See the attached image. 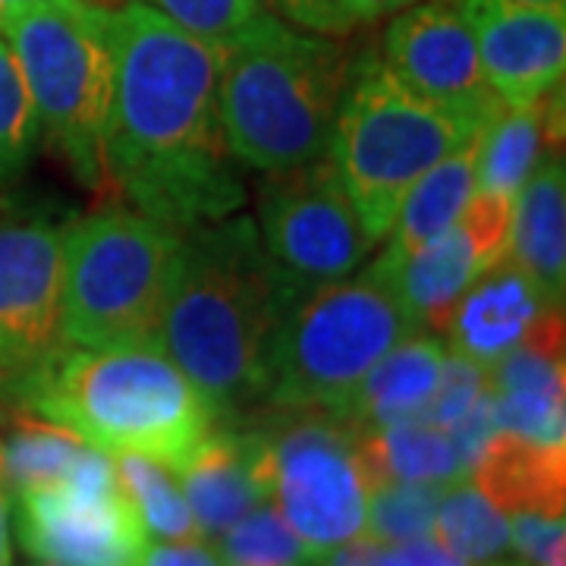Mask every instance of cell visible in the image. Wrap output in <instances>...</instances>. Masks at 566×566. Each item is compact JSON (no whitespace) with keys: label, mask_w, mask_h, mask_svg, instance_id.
Wrapping results in <instances>:
<instances>
[{"label":"cell","mask_w":566,"mask_h":566,"mask_svg":"<svg viewBox=\"0 0 566 566\" xmlns=\"http://www.w3.org/2000/svg\"><path fill=\"white\" fill-rule=\"evenodd\" d=\"M114 102L104 170L142 214L164 227L230 218L243 208L240 167L218 104L221 44L126 0L111 10Z\"/></svg>","instance_id":"obj_1"},{"label":"cell","mask_w":566,"mask_h":566,"mask_svg":"<svg viewBox=\"0 0 566 566\" xmlns=\"http://www.w3.org/2000/svg\"><path fill=\"white\" fill-rule=\"evenodd\" d=\"M293 303L245 214L180 230L158 349L211 406L237 416L264 397V356L281 312Z\"/></svg>","instance_id":"obj_2"},{"label":"cell","mask_w":566,"mask_h":566,"mask_svg":"<svg viewBox=\"0 0 566 566\" xmlns=\"http://www.w3.org/2000/svg\"><path fill=\"white\" fill-rule=\"evenodd\" d=\"M13 378L35 419L61 424L111 457L139 453L177 469L214 424L211 406L158 346L66 344Z\"/></svg>","instance_id":"obj_3"},{"label":"cell","mask_w":566,"mask_h":566,"mask_svg":"<svg viewBox=\"0 0 566 566\" xmlns=\"http://www.w3.org/2000/svg\"><path fill=\"white\" fill-rule=\"evenodd\" d=\"M349 70L340 44L268 10L221 41L218 104L233 158L262 174L324 158Z\"/></svg>","instance_id":"obj_4"},{"label":"cell","mask_w":566,"mask_h":566,"mask_svg":"<svg viewBox=\"0 0 566 566\" xmlns=\"http://www.w3.org/2000/svg\"><path fill=\"white\" fill-rule=\"evenodd\" d=\"M419 331V318L378 264L300 293L268 340L264 400L283 412H334L371 365Z\"/></svg>","instance_id":"obj_5"},{"label":"cell","mask_w":566,"mask_h":566,"mask_svg":"<svg viewBox=\"0 0 566 566\" xmlns=\"http://www.w3.org/2000/svg\"><path fill=\"white\" fill-rule=\"evenodd\" d=\"M0 32L20 66L41 133L63 151L82 186L107 180L104 133L114 102L111 10L92 0H17Z\"/></svg>","instance_id":"obj_6"},{"label":"cell","mask_w":566,"mask_h":566,"mask_svg":"<svg viewBox=\"0 0 566 566\" xmlns=\"http://www.w3.org/2000/svg\"><path fill=\"white\" fill-rule=\"evenodd\" d=\"M475 133L479 126L409 92L385 61H363L356 73L349 70L331 133V158L365 233L375 243L387 240L406 192Z\"/></svg>","instance_id":"obj_7"},{"label":"cell","mask_w":566,"mask_h":566,"mask_svg":"<svg viewBox=\"0 0 566 566\" xmlns=\"http://www.w3.org/2000/svg\"><path fill=\"white\" fill-rule=\"evenodd\" d=\"M63 252V340L85 349L158 346L180 230L107 208L70 223Z\"/></svg>","instance_id":"obj_8"},{"label":"cell","mask_w":566,"mask_h":566,"mask_svg":"<svg viewBox=\"0 0 566 566\" xmlns=\"http://www.w3.org/2000/svg\"><path fill=\"white\" fill-rule=\"evenodd\" d=\"M262 431L268 501L318 557L365 532V485L356 431L324 409H286Z\"/></svg>","instance_id":"obj_9"},{"label":"cell","mask_w":566,"mask_h":566,"mask_svg":"<svg viewBox=\"0 0 566 566\" xmlns=\"http://www.w3.org/2000/svg\"><path fill=\"white\" fill-rule=\"evenodd\" d=\"M22 551L41 566H142L148 532L114 457L85 447L61 485L10 497Z\"/></svg>","instance_id":"obj_10"},{"label":"cell","mask_w":566,"mask_h":566,"mask_svg":"<svg viewBox=\"0 0 566 566\" xmlns=\"http://www.w3.org/2000/svg\"><path fill=\"white\" fill-rule=\"evenodd\" d=\"M259 233L293 300L349 277L378 245L365 233L331 151L318 161L268 174L259 196Z\"/></svg>","instance_id":"obj_11"},{"label":"cell","mask_w":566,"mask_h":566,"mask_svg":"<svg viewBox=\"0 0 566 566\" xmlns=\"http://www.w3.org/2000/svg\"><path fill=\"white\" fill-rule=\"evenodd\" d=\"M381 61L409 92L479 129L506 111L488 85L472 32L444 0L400 10L387 25Z\"/></svg>","instance_id":"obj_12"},{"label":"cell","mask_w":566,"mask_h":566,"mask_svg":"<svg viewBox=\"0 0 566 566\" xmlns=\"http://www.w3.org/2000/svg\"><path fill=\"white\" fill-rule=\"evenodd\" d=\"M61 230L44 221L0 223V368L29 371L66 346L61 331Z\"/></svg>","instance_id":"obj_13"},{"label":"cell","mask_w":566,"mask_h":566,"mask_svg":"<svg viewBox=\"0 0 566 566\" xmlns=\"http://www.w3.org/2000/svg\"><path fill=\"white\" fill-rule=\"evenodd\" d=\"M488 85L504 107H528L564 82L566 7L523 0H457Z\"/></svg>","instance_id":"obj_14"},{"label":"cell","mask_w":566,"mask_h":566,"mask_svg":"<svg viewBox=\"0 0 566 566\" xmlns=\"http://www.w3.org/2000/svg\"><path fill=\"white\" fill-rule=\"evenodd\" d=\"M494 424L538 444H566L564 312L551 308L510 356L488 368Z\"/></svg>","instance_id":"obj_15"},{"label":"cell","mask_w":566,"mask_h":566,"mask_svg":"<svg viewBox=\"0 0 566 566\" xmlns=\"http://www.w3.org/2000/svg\"><path fill=\"white\" fill-rule=\"evenodd\" d=\"M501 259H506L504 237L479 214L463 211L450 230L416 249L409 259L397 264L378 259L375 264L397 286L400 300L419 318L422 331L431 327L434 334H441L450 308L469 290V283Z\"/></svg>","instance_id":"obj_16"},{"label":"cell","mask_w":566,"mask_h":566,"mask_svg":"<svg viewBox=\"0 0 566 566\" xmlns=\"http://www.w3.org/2000/svg\"><path fill=\"white\" fill-rule=\"evenodd\" d=\"M551 312L542 290L520 264L501 259L469 283L444 324L450 353L491 368L528 337L538 318Z\"/></svg>","instance_id":"obj_17"},{"label":"cell","mask_w":566,"mask_h":566,"mask_svg":"<svg viewBox=\"0 0 566 566\" xmlns=\"http://www.w3.org/2000/svg\"><path fill=\"white\" fill-rule=\"evenodd\" d=\"M205 538L243 520L268 501L262 431H208L174 469Z\"/></svg>","instance_id":"obj_18"},{"label":"cell","mask_w":566,"mask_h":566,"mask_svg":"<svg viewBox=\"0 0 566 566\" xmlns=\"http://www.w3.org/2000/svg\"><path fill=\"white\" fill-rule=\"evenodd\" d=\"M447 346L438 337L412 334L368 368L356 390L334 409L353 431L422 419L434 397Z\"/></svg>","instance_id":"obj_19"},{"label":"cell","mask_w":566,"mask_h":566,"mask_svg":"<svg viewBox=\"0 0 566 566\" xmlns=\"http://www.w3.org/2000/svg\"><path fill=\"white\" fill-rule=\"evenodd\" d=\"M506 259L520 264L551 308L566 293V170L560 151L545 155L513 199V230Z\"/></svg>","instance_id":"obj_20"},{"label":"cell","mask_w":566,"mask_h":566,"mask_svg":"<svg viewBox=\"0 0 566 566\" xmlns=\"http://www.w3.org/2000/svg\"><path fill=\"white\" fill-rule=\"evenodd\" d=\"M564 139V82L528 107H506L475 136V192L513 196Z\"/></svg>","instance_id":"obj_21"},{"label":"cell","mask_w":566,"mask_h":566,"mask_svg":"<svg viewBox=\"0 0 566 566\" xmlns=\"http://www.w3.org/2000/svg\"><path fill=\"white\" fill-rule=\"evenodd\" d=\"M469 479L504 513H564L566 444H538L497 431Z\"/></svg>","instance_id":"obj_22"},{"label":"cell","mask_w":566,"mask_h":566,"mask_svg":"<svg viewBox=\"0 0 566 566\" xmlns=\"http://www.w3.org/2000/svg\"><path fill=\"white\" fill-rule=\"evenodd\" d=\"M356 453L368 491L390 482L450 488L469 479V469L460 460L450 434L424 419L356 431Z\"/></svg>","instance_id":"obj_23"},{"label":"cell","mask_w":566,"mask_h":566,"mask_svg":"<svg viewBox=\"0 0 566 566\" xmlns=\"http://www.w3.org/2000/svg\"><path fill=\"white\" fill-rule=\"evenodd\" d=\"M472 196H475V139H469L463 148H457L444 161L434 164L422 180L406 192L397 221L387 233L390 243L381 262H403L416 249L441 237L460 221Z\"/></svg>","instance_id":"obj_24"},{"label":"cell","mask_w":566,"mask_h":566,"mask_svg":"<svg viewBox=\"0 0 566 566\" xmlns=\"http://www.w3.org/2000/svg\"><path fill=\"white\" fill-rule=\"evenodd\" d=\"M85 447V441L61 424L35 416L22 419L0 444V491L10 501L35 488L61 485Z\"/></svg>","instance_id":"obj_25"},{"label":"cell","mask_w":566,"mask_h":566,"mask_svg":"<svg viewBox=\"0 0 566 566\" xmlns=\"http://www.w3.org/2000/svg\"><path fill=\"white\" fill-rule=\"evenodd\" d=\"M114 469H117L123 494L136 506L148 538L177 542V545L205 542L202 528L196 523L170 465L158 463L151 457H139V453H117Z\"/></svg>","instance_id":"obj_26"},{"label":"cell","mask_w":566,"mask_h":566,"mask_svg":"<svg viewBox=\"0 0 566 566\" xmlns=\"http://www.w3.org/2000/svg\"><path fill=\"white\" fill-rule=\"evenodd\" d=\"M431 538L469 566L497 560L510 551V520L469 479L444 488L434 510Z\"/></svg>","instance_id":"obj_27"},{"label":"cell","mask_w":566,"mask_h":566,"mask_svg":"<svg viewBox=\"0 0 566 566\" xmlns=\"http://www.w3.org/2000/svg\"><path fill=\"white\" fill-rule=\"evenodd\" d=\"M214 554L223 566H308L322 560L271 501L223 528L214 538Z\"/></svg>","instance_id":"obj_28"},{"label":"cell","mask_w":566,"mask_h":566,"mask_svg":"<svg viewBox=\"0 0 566 566\" xmlns=\"http://www.w3.org/2000/svg\"><path fill=\"white\" fill-rule=\"evenodd\" d=\"M441 494L444 485H424V482H390V485L371 488L363 535L375 545L428 538L434 532V510Z\"/></svg>","instance_id":"obj_29"},{"label":"cell","mask_w":566,"mask_h":566,"mask_svg":"<svg viewBox=\"0 0 566 566\" xmlns=\"http://www.w3.org/2000/svg\"><path fill=\"white\" fill-rule=\"evenodd\" d=\"M41 142V120L7 41H0V186L32 161Z\"/></svg>","instance_id":"obj_30"},{"label":"cell","mask_w":566,"mask_h":566,"mask_svg":"<svg viewBox=\"0 0 566 566\" xmlns=\"http://www.w3.org/2000/svg\"><path fill=\"white\" fill-rule=\"evenodd\" d=\"M155 10H161L167 20H174L180 29L199 35L205 41L233 39L255 17H262V0H142Z\"/></svg>","instance_id":"obj_31"},{"label":"cell","mask_w":566,"mask_h":566,"mask_svg":"<svg viewBox=\"0 0 566 566\" xmlns=\"http://www.w3.org/2000/svg\"><path fill=\"white\" fill-rule=\"evenodd\" d=\"M488 390V368L469 363L457 353H447L441 375H438V387L434 397L424 409V422L434 428H450L453 422H460L465 412L472 409V403Z\"/></svg>","instance_id":"obj_32"},{"label":"cell","mask_w":566,"mask_h":566,"mask_svg":"<svg viewBox=\"0 0 566 566\" xmlns=\"http://www.w3.org/2000/svg\"><path fill=\"white\" fill-rule=\"evenodd\" d=\"M510 547L528 566H566V523L564 513H506Z\"/></svg>","instance_id":"obj_33"},{"label":"cell","mask_w":566,"mask_h":566,"mask_svg":"<svg viewBox=\"0 0 566 566\" xmlns=\"http://www.w3.org/2000/svg\"><path fill=\"white\" fill-rule=\"evenodd\" d=\"M315 13V32L344 35L356 22H371L400 13L416 0H308Z\"/></svg>","instance_id":"obj_34"},{"label":"cell","mask_w":566,"mask_h":566,"mask_svg":"<svg viewBox=\"0 0 566 566\" xmlns=\"http://www.w3.org/2000/svg\"><path fill=\"white\" fill-rule=\"evenodd\" d=\"M447 434H450V441L457 447V453H460V460L463 465L472 472V465L475 460L482 457V450L488 447V441L497 434V424H494V403H491V390H485L472 409L465 412L460 422H453L447 428Z\"/></svg>","instance_id":"obj_35"},{"label":"cell","mask_w":566,"mask_h":566,"mask_svg":"<svg viewBox=\"0 0 566 566\" xmlns=\"http://www.w3.org/2000/svg\"><path fill=\"white\" fill-rule=\"evenodd\" d=\"M378 566H469L431 535L400 545H378Z\"/></svg>","instance_id":"obj_36"},{"label":"cell","mask_w":566,"mask_h":566,"mask_svg":"<svg viewBox=\"0 0 566 566\" xmlns=\"http://www.w3.org/2000/svg\"><path fill=\"white\" fill-rule=\"evenodd\" d=\"M142 566H223L205 542H148Z\"/></svg>","instance_id":"obj_37"},{"label":"cell","mask_w":566,"mask_h":566,"mask_svg":"<svg viewBox=\"0 0 566 566\" xmlns=\"http://www.w3.org/2000/svg\"><path fill=\"white\" fill-rule=\"evenodd\" d=\"M324 566H378V545L371 538H353L346 545L327 551L322 557Z\"/></svg>","instance_id":"obj_38"},{"label":"cell","mask_w":566,"mask_h":566,"mask_svg":"<svg viewBox=\"0 0 566 566\" xmlns=\"http://www.w3.org/2000/svg\"><path fill=\"white\" fill-rule=\"evenodd\" d=\"M264 7H274L281 10L286 20H293L303 29H312L315 32V13H312V3L308 0H262Z\"/></svg>","instance_id":"obj_39"},{"label":"cell","mask_w":566,"mask_h":566,"mask_svg":"<svg viewBox=\"0 0 566 566\" xmlns=\"http://www.w3.org/2000/svg\"><path fill=\"white\" fill-rule=\"evenodd\" d=\"M0 566H13V545H10V501L0 491Z\"/></svg>","instance_id":"obj_40"},{"label":"cell","mask_w":566,"mask_h":566,"mask_svg":"<svg viewBox=\"0 0 566 566\" xmlns=\"http://www.w3.org/2000/svg\"><path fill=\"white\" fill-rule=\"evenodd\" d=\"M523 3H535V7H566V0H523Z\"/></svg>","instance_id":"obj_41"},{"label":"cell","mask_w":566,"mask_h":566,"mask_svg":"<svg viewBox=\"0 0 566 566\" xmlns=\"http://www.w3.org/2000/svg\"><path fill=\"white\" fill-rule=\"evenodd\" d=\"M10 3H17V0H0V10H7Z\"/></svg>","instance_id":"obj_42"},{"label":"cell","mask_w":566,"mask_h":566,"mask_svg":"<svg viewBox=\"0 0 566 566\" xmlns=\"http://www.w3.org/2000/svg\"><path fill=\"white\" fill-rule=\"evenodd\" d=\"M488 566H516V564H494V560H491V564Z\"/></svg>","instance_id":"obj_43"},{"label":"cell","mask_w":566,"mask_h":566,"mask_svg":"<svg viewBox=\"0 0 566 566\" xmlns=\"http://www.w3.org/2000/svg\"><path fill=\"white\" fill-rule=\"evenodd\" d=\"M123 3H126V0H123Z\"/></svg>","instance_id":"obj_44"}]
</instances>
